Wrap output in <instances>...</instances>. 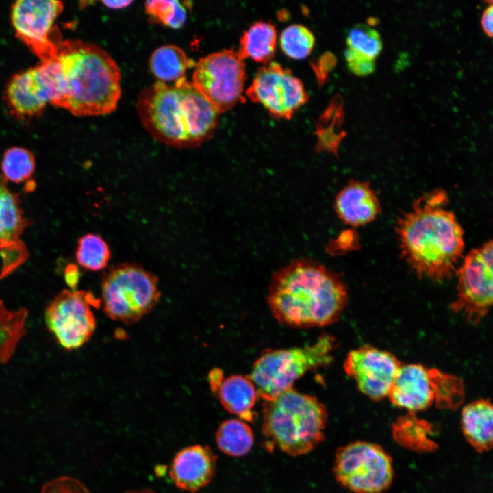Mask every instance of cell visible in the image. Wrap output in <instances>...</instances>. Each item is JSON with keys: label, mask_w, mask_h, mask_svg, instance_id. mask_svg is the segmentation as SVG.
Here are the masks:
<instances>
[{"label": "cell", "mask_w": 493, "mask_h": 493, "mask_svg": "<svg viewBox=\"0 0 493 493\" xmlns=\"http://www.w3.org/2000/svg\"><path fill=\"white\" fill-rule=\"evenodd\" d=\"M132 1H103L102 3L107 7L112 9L125 8L132 3Z\"/></svg>", "instance_id": "obj_35"}, {"label": "cell", "mask_w": 493, "mask_h": 493, "mask_svg": "<svg viewBox=\"0 0 493 493\" xmlns=\"http://www.w3.org/2000/svg\"><path fill=\"white\" fill-rule=\"evenodd\" d=\"M144 128L155 140L177 148L198 147L213 135L218 112L184 77L168 84L157 81L137 101Z\"/></svg>", "instance_id": "obj_3"}, {"label": "cell", "mask_w": 493, "mask_h": 493, "mask_svg": "<svg viewBox=\"0 0 493 493\" xmlns=\"http://www.w3.org/2000/svg\"><path fill=\"white\" fill-rule=\"evenodd\" d=\"M464 396L461 378L435 368L410 364L402 365L388 397L394 405L413 412L433 405L455 409Z\"/></svg>", "instance_id": "obj_8"}, {"label": "cell", "mask_w": 493, "mask_h": 493, "mask_svg": "<svg viewBox=\"0 0 493 493\" xmlns=\"http://www.w3.org/2000/svg\"><path fill=\"white\" fill-rule=\"evenodd\" d=\"M447 196L437 190L419 197L396 224L401 254L420 277L443 281L452 277L462 257L464 232L444 208Z\"/></svg>", "instance_id": "obj_1"}, {"label": "cell", "mask_w": 493, "mask_h": 493, "mask_svg": "<svg viewBox=\"0 0 493 493\" xmlns=\"http://www.w3.org/2000/svg\"><path fill=\"white\" fill-rule=\"evenodd\" d=\"M457 275V296L451 308L477 324L493 307V240L471 250Z\"/></svg>", "instance_id": "obj_12"}, {"label": "cell", "mask_w": 493, "mask_h": 493, "mask_svg": "<svg viewBox=\"0 0 493 493\" xmlns=\"http://www.w3.org/2000/svg\"><path fill=\"white\" fill-rule=\"evenodd\" d=\"M347 300V288L340 276L307 259L295 260L275 272L267 295L273 316L297 328L333 323Z\"/></svg>", "instance_id": "obj_2"}, {"label": "cell", "mask_w": 493, "mask_h": 493, "mask_svg": "<svg viewBox=\"0 0 493 493\" xmlns=\"http://www.w3.org/2000/svg\"><path fill=\"white\" fill-rule=\"evenodd\" d=\"M144 6L148 14L170 28L179 29L186 22V10L177 0L147 1Z\"/></svg>", "instance_id": "obj_31"}, {"label": "cell", "mask_w": 493, "mask_h": 493, "mask_svg": "<svg viewBox=\"0 0 493 493\" xmlns=\"http://www.w3.org/2000/svg\"><path fill=\"white\" fill-rule=\"evenodd\" d=\"M28 311L25 307L10 310L0 301V364H5L14 355L21 338L26 335Z\"/></svg>", "instance_id": "obj_25"}, {"label": "cell", "mask_w": 493, "mask_h": 493, "mask_svg": "<svg viewBox=\"0 0 493 493\" xmlns=\"http://www.w3.org/2000/svg\"><path fill=\"white\" fill-rule=\"evenodd\" d=\"M55 0H18L11 8V23L16 36L44 60L55 59L60 42L51 35L63 10Z\"/></svg>", "instance_id": "obj_15"}, {"label": "cell", "mask_w": 493, "mask_h": 493, "mask_svg": "<svg viewBox=\"0 0 493 493\" xmlns=\"http://www.w3.org/2000/svg\"><path fill=\"white\" fill-rule=\"evenodd\" d=\"M277 39L275 25L268 22L257 21L244 32L237 51L244 60L251 58L266 65L275 55Z\"/></svg>", "instance_id": "obj_22"}, {"label": "cell", "mask_w": 493, "mask_h": 493, "mask_svg": "<svg viewBox=\"0 0 493 493\" xmlns=\"http://www.w3.org/2000/svg\"><path fill=\"white\" fill-rule=\"evenodd\" d=\"M219 449L227 455L242 457L252 448L254 436L250 426L242 420L223 421L216 432Z\"/></svg>", "instance_id": "obj_26"}, {"label": "cell", "mask_w": 493, "mask_h": 493, "mask_svg": "<svg viewBox=\"0 0 493 493\" xmlns=\"http://www.w3.org/2000/svg\"><path fill=\"white\" fill-rule=\"evenodd\" d=\"M245 80L244 59L237 51L224 49L199 59L192 82L220 114L241 100Z\"/></svg>", "instance_id": "obj_11"}, {"label": "cell", "mask_w": 493, "mask_h": 493, "mask_svg": "<svg viewBox=\"0 0 493 493\" xmlns=\"http://www.w3.org/2000/svg\"><path fill=\"white\" fill-rule=\"evenodd\" d=\"M191 65L186 53L180 47L166 45L156 49L149 59V68L159 81H176L184 77Z\"/></svg>", "instance_id": "obj_24"}, {"label": "cell", "mask_w": 493, "mask_h": 493, "mask_svg": "<svg viewBox=\"0 0 493 493\" xmlns=\"http://www.w3.org/2000/svg\"><path fill=\"white\" fill-rule=\"evenodd\" d=\"M77 263L84 268L99 271L106 268L110 259L108 243L99 235L88 233L78 240L75 251Z\"/></svg>", "instance_id": "obj_27"}, {"label": "cell", "mask_w": 493, "mask_h": 493, "mask_svg": "<svg viewBox=\"0 0 493 493\" xmlns=\"http://www.w3.org/2000/svg\"><path fill=\"white\" fill-rule=\"evenodd\" d=\"M212 393L227 411L242 420L251 422L255 418L253 408L258 394L249 375H233L223 378Z\"/></svg>", "instance_id": "obj_21"}, {"label": "cell", "mask_w": 493, "mask_h": 493, "mask_svg": "<svg viewBox=\"0 0 493 493\" xmlns=\"http://www.w3.org/2000/svg\"><path fill=\"white\" fill-rule=\"evenodd\" d=\"M36 167L34 154L28 149L14 147L3 154L1 163V175L16 184L27 181L33 175Z\"/></svg>", "instance_id": "obj_28"}, {"label": "cell", "mask_w": 493, "mask_h": 493, "mask_svg": "<svg viewBox=\"0 0 493 493\" xmlns=\"http://www.w3.org/2000/svg\"><path fill=\"white\" fill-rule=\"evenodd\" d=\"M335 210L344 223L360 226L377 217L380 204L367 182L351 181L336 196Z\"/></svg>", "instance_id": "obj_19"}, {"label": "cell", "mask_w": 493, "mask_h": 493, "mask_svg": "<svg viewBox=\"0 0 493 493\" xmlns=\"http://www.w3.org/2000/svg\"><path fill=\"white\" fill-rule=\"evenodd\" d=\"M336 346L333 336L323 333L312 345L264 350L249 375L258 396L264 401L273 400L292 388L294 381L307 371L329 365Z\"/></svg>", "instance_id": "obj_6"}, {"label": "cell", "mask_w": 493, "mask_h": 493, "mask_svg": "<svg viewBox=\"0 0 493 493\" xmlns=\"http://www.w3.org/2000/svg\"><path fill=\"white\" fill-rule=\"evenodd\" d=\"M98 303L90 292L67 289L49 303L45 311V323L62 347L74 350L90 340L96 328L91 306Z\"/></svg>", "instance_id": "obj_13"}, {"label": "cell", "mask_w": 493, "mask_h": 493, "mask_svg": "<svg viewBox=\"0 0 493 493\" xmlns=\"http://www.w3.org/2000/svg\"><path fill=\"white\" fill-rule=\"evenodd\" d=\"M461 427L467 442L479 453L493 448V403L481 399L462 411Z\"/></svg>", "instance_id": "obj_20"}, {"label": "cell", "mask_w": 493, "mask_h": 493, "mask_svg": "<svg viewBox=\"0 0 493 493\" xmlns=\"http://www.w3.org/2000/svg\"><path fill=\"white\" fill-rule=\"evenodd\" d=\"M346 43L347 47L374 60L380 54L383 48L379 32L364 24H357L349 30Z\"/></svg>", "instance_id": "obj_30"}, {"label": "cell", "mask_w": 493, "mask_h": 493, "mask_svg": "<svg viewBox=\"0 0 493 493\" xmlns=\"http://www.w3.org/2000/svg\"><path fill=\"white\" fill-rule=\"evenodd\" d=\"M0 174V280L12 274L29 257V252L21 237L30 220L25 216L18 193L8 186Z\"/></svg>", "instance_id": "obj_17"}, {"label": "cell", "mask_w": 493, "mask_h": 493, "mask_svg": "<svg viewBox=\"0 0 493 493\" xmlns=\"http://www.w3.org/2000/svg\"><path fill=\"white\" fill-rule=\"evenodd\" d=\"M344 101L336 95L319 118L315 134L318 137L317 149L338 153V147L346 133L340 128L344 121Z\"/></svg>", "instance_id": "obj_23"}, {"label": "cell", "mask_w": 493, "mask_h": 493, "mask_svg": "<svg viewBox=\"0 0 493 493\" xmlns=\"http://www.w3.org/2000/svg\"><path fill=\"white\" fill-rule=\"evenodd\" d=\"M65 81L62 108L77 116L108 114L121 97V73L100 47L79 40L61 42L57 57Z\"/></svg>", "instance_id": "obj_4"}, {"label": "cell", "mask_w": 493, "mask_h": 493, "mask_svg": "<svg viewBox=\"0 0 493 493\" xmlns=\"http://www.w3.org/2000/svg\"><path fill=\"white\" fill-rule=\"evenodd\" d=\"M344 57L349 71L357 76L368 75L375 69L374 59L351 48L347 47L345 49Z\"/></svg>", "instance_id": "obj_32"}, {"label": "cell", "mask_w": 493, "mask_h": 493, "mask_svg": "<svg viewBox=\"0 0 493 493\" xmlns=\"http://www.w3.org/2000/svg\"><path fill=\"white\" fill-rule=\"evenodd\" d=\"M64 98L65 81L56 58L16 74L6 88L10 108L22 118L38 115L48 103L61 108Z\"/></svg>", "instance_id": "obj_9"}, {"label": "cell", "mask_w": 493, "mask_h": 493, "mask_svg": "<svg viewBox=\"0 0 493 493\" xmlns=\"http://www.w3.org/2000/svg\"><path fill=\"white\" fill-rule=\"evenodd\" d=\"M101 297L103 311L110 318L131 325L159 301L158 279L138 264H118L104 273Z\"/></svg>", "instance_id": "obj_7"}, {"label": "cell", "mask_w": 493, "mask_h": 493, "mask_svg": "<svg viewBox=\"0 0 493 493\" xmlns=\"http://www.w3.org/2000/svg\"><path fill=\"white\" fill-rule=\"evenodd\" d=\"M402 365L392 353L365 344L348 353L344 369L363 394L379 401L388 396Z\"/></svg>", "instance_id": "obj_16"}, {"label": "cell", "mask_w": 493, "mask_h": 493, "mask_svg": "<svg viewBox=\"0 0 493 493\" xmlns=\"http://www.w3.org/2000/svg\"><path fill=\"white\" fill-rule=\"evenodd\" d=\"M217 456L207 446L195 444L180 450L175 455L170 476L181 490L195 492L213 479Z\"/></svg>", "instance_id": "obj_18"}, {"label": "cell", "mask_w": 493, "mask_h": 493, "mask_svg": "<svg viewBox=\"0 0 493 493\" xmlns=\"http://www.w3.org/2000/svg\"><path fill=\"white\" fill-rule=\"evenodd\" d=\"M481 18V26L485 34L493 38V1H488Z\"/></svg>", "instance_id": "obj_33"}, {"label": "cell", "mask_w": 493, "mask_h": 493, "mask_svg": "<svg viewBox=\"0 0 493 493\" xmlns=\"http://www.w3.org/2000/svg\"><path fill=\"white\" fill-rule=\"evenodd\" d=\"M246 95L253 102L262 105L272 117L286 120L309 99L302 81L274 62L258 70Z\"/></svg>", "instance_id": "obj_14"}, {"label": "cell", "mask_w": 493, "mask_h": 493, "mask_svg": "<svg viewBox=\"0 0 493 493\" xmlns=\"http://www.w3.org/2000/svg\"><path fill=\"white\" fill-rule=\"evenodd\" d=\"M315 44L313 33L305 26L294 24L283 30L280 36V46L288 57L302 60L312 51Z\"/></svg>", "instance_id": "obj_29"}, {"label": "cell", "mask_w": 493, "mask_h": 493, "mask_svg": "<svg viewBox=\"0 0 493 493\" xmlns=\"http://www.w3.org/2000/svg\"><path fill=\"white\" fill-rule=\"evenodd\" d=\"M125 493H155L153 491L149 489H142L140 490H130Z\"/></svg>", "instance_id": "obj_36"}, {"label": "cell", "mask_w": 493, "mask_h": 493, "mask_svg": "<svg viewBox=\"0 0 493 493\" xmlns=\"http://www.w3.org/2000/svg\"><path fill=\"white\" fill-rule=\"evenodd\" d=\"M338 481L355 493H380L393 478L390 456L379 446L355 442L340 448L334 462Z\"/></svg>", "instance_id": "obj_10"}, {"label": "cell", "mask_w": 493, "mask_h": 493, "mask_svg": "<svg viewBox=\"0 0 493 493\" xmlns=\"http://www.w3.org/2000/svg\"><path fill=\"white\" fill-rule=\"evenodd\" d=\"M79 277L80 273L77 266L73 264H68L64 270V279L71 290H76Z\"/></svg>", "instance_id": "obj_34"}, {"label": "cell", "mask_w": 493, "mask_h": 493, "mask_svg": "<svg viewBox=\"0 0 493 493\" xmlns=\"http://www.w3.org/2000/svg\"><path fill=\"white\" fill-rule=\"evenodd\" d=\"M262 433L284 453L299 456L323 439L327 412L315 396L290 388L263 403Z\"/></svg>", "instance_id": "obj_5"}]
</instances>
